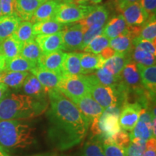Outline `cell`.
<instances>
[{"mask_svg": "<svg viewBox=\"0 0 156 156\" xmlns=\"http://www.w3.org/2000/svg\"><path fill=\"white\" fill-rule=\"evenodd\" d=\"M48 138L54 147L65 151L83 141L90 123L73 101L57 89L48 92Z\"/></svg>", "mask_w": 156, "mask_h": 156, "instance_id": "1", "label": "cell"}, {"mask_svg": "<svg viewBox=\"0 0 156 156\" xmlns=\"http://www.w3.org/2000/svg\"><path fill=\"white\" fill-rule=\"evenodd\" d=\"M48 107L46 100L25 94L7 93L0 101V121L30 119L44 114Z\"/></svg>", "mask_w": 156, "mask_h": 156, "instance_id": "2", "label": "cell"}, {"mask_svg": "<svg viewBox=\"0 0 156 156\" xmlns=\"http://www.w3.org/2000/svg\"><path fill=\"white\" fill-rule=\"evenodd\" d=\"M35 128L19 120L0 121V146L4 149H22L34 145Z\"/></svg>", "mask_w": 156, "mask_h": 156, "instance_id": "3", "label": "cell"}, {"mask_svg": "<svg viewBox=\"0 0 156 156\" xmlns=\"http://www.w3.org/2000/svg\"><path fill=\"white\" fill-rule=\"evenodd\" d=\"M121 108L119 106H112L105 109L100 116L95 119L91 124L90 131L94 136L100 138L111 137L121 129L119 117Z\"/></svg>", "mask_w": 156, "mask_h": 156, "instance_id": "4", "label": "cell"}, {"mask_svg": "<svg viewBox=\"0 0 156 156\" xmlns=\"http://www.w3.org/2000/svg\"><path fill=\"white\" fill-rule=\"evenodd\" d=\"M83 75L88 86L89 94L104 110L112 106L120 107L118 95L114 87L101 84L95 75Z\"/></svg>", "mask_w": 156, "mask_h": 156, "instance_id": "5", "label": "cell"}, {"mask_svg": "<svg viewBox=\"0 0 156 156\" xmlns=\"http://www.w3.org/2000/svg\"><path fill=\"white\" fill-rule=\"evenodd\" d=\"M95 6L60 3L54 19L61 24H73L83 20L90 12Z\"/></svg>", "mask_w": 156, "mask_h": 156, "instance_id": "6", "label": "cell"}, {"mask_svg": "<svg viewBox=\"0 0 156 156\" xmlns=\"http://www.w3.org/2000/svg\"><path fill=\"white\" fill-rule=\"evenodd\" d=\"M56 89L72 101L89 94L88 86L83 75L62 76Z\"/></svg>", "mask_w": 156, "mask_h": 156, "instance_id": "7", "label": "cell"}, {"mask_svg": "<svg viewBox=\"0 0 156 156\" xmlns=\"http://www.w3.org/2000/svg\"><path fill=\"white\" fill-rule=\"evenodd\" d=\"M151 112L142 108L140 114L139 120L133 129L130 131L129 136L131 142L147 141L151 138H155L153 134V118Z\"/></svg>", "mask_w": 156, "mask_h": 156, "instance_id": "8", "label": "cell"}, {"mask_svg": "<svg viewBox=\"0 0 156 156\" xmlns=\"http://www.w3.org/2000/svg\"><path fill=\"white\" fill-rule=\"evenodd\" d=\"M116 5L117 10L122 13L128 25H141L149 18V16L142 9L139 2L118 4Z\"/></svg>", "mask_w": 156, "mask_h": 156, "instance_id": "9", "label": "cell"}, {"mask_svg": "<svg viewBox=\"0 0 156 156\" xmlns=\"http://www.w3.org/2000/svg\"><path fill=\"white\" fill-rule=\"evenodd\" d=\"M142 107L138 102H126L120 111L119 122L120 127L125 131H132L139 120Z\"/></svg>", "mask_w": 156, "mask_h": 156, "instance_id": "10", "label": "cell"}, {"mask_svg": "<svg viewBox=\"0 0 156 156\" xmlns=\"http://www.w3.org/2000/svg\"><path fill=\"white\" fill-rule=\"evenodd\" d=\"M62 34L63 51H73L80 49L83 28L79 23L69 27H64Z\"/></svg>", "mask_w": 156, "mask_h": 156, "instance_id": "11", "label": "cell"}, {"mask_svg": "<svg viewBox=\"0 0 156 156\" xmlns=\"http://www.w3.org/2000/svg\"><path fill=\"white\" fill-rule=\"evenodd\" d=\"M83 116L90 123L103 114L104 109L88 94L73 101Z\"/></svg>", "mask_w": 156, "mask_h": 156, "instance_id": "12", "label": "cell"}, {"mask_svg": "<svg viewBox=\"0 0 156 156\" xmlns=\"http://www.w3.org/2000/svg\"><path fill=\"white\" fill-rule=\"evenodd\" d=\"M34 41L44 54H48L59 50L63 51L62 30L54 34L38 35L35 37Z\"/></svg>", "mask_w": 156, "mask_h": 156, "instance_id": "13", "label": "cell"}, {"mask_svg": "<svg viewBox=\"0 0 156 156\" xmlns=\"http://www.w3.org/2000/svg\"><path fill=\"white\" fill-rule=\"evenodd\" d=\"M108 18V11L104 6H95L90 12L78 23L83 27L84 32V30L94 25L104 26Z\"/></svg>", "mask_w": 156, "mask_h": 156, "instance_id": "14", "label": "cell"}, {"mask_svg": "<svg viewBox=\"0 0 156 156\" xmlns=\"http://www.w3.org/2000/svg\"><path fill=\"white\" fill-rule=\"evenodd\" d=\"M64 55L65 53L62 50L56 51L48 54H42L38 61V67L48 71L62 73V67Z\"/></svg>", "mask_w": 156, "mask_h": 156, "instance_id": "15", "label": "cell"}, {"mask_svg": "<svg viewBox=\"0 0 156 156\" xmlns=\"http://www.w3.org/2000/svg\"><path fill=\"white\" fill-rule=\"evenodd\" d=\"M30 73L38 80L48 92L50 90L57 88L62 78L61 73L48 71L38 67V66L31 70Z\"/></svg>", "mask_w": 156, "mask_h": 156, "instance_id": "16", "label": "cell"}, {"mask_svg": "<svg viewBox=\"0 0 156 156\" xmlns=\"http://www.w3.org/2000/svg\"><path fill=\"white\" fill-rule=\"evenodd\" d=\"M142 86L153 98L156 93V67L155 65L147 66L136 64Z\"/></svg>", "mask_w": 156, "mask_h": 156, "instance_id": "17", "label": "cell"}, {"mask_svg": "<svg viewBox=\"0 0 156 156\" xmlns=\"http://www.w3.org/2000/svg\"><path fill=\"white\" fill-rule=\"evenodd\" d=\"M60 2L58 0H47L42 3L35 11L30 22L38 23L53 20Z\"/></svg>", "mask_w": 156, "mask_h": 156, "instance_id": "18", "label": "cell"}, {"mask_svg": "<svg viewBox=\"0 0 156 156\" xmlns=\"http://www.w3.org/2000/svg\"><path fill=\"white\" fill-rule=\"evenodd\" d=\"M80 56L81 53L78 52L65 53L61 71L62 76L82 75Z\"/></svg>", "mask_w": 156, "mask_h": 156, "instance_id": "19", "label": "cell"}, {"mask_svg": "<svg viewBox=\"0 0 156 156\" xmlns=\"http://www.w3.org/2000/svg\"><path fill=\"white\" fill-rule=\"evenodd\" d=\"M23 44L12 35L0 43V55L6 62L20 56Z\"/></svg>", "mask_w": 156, "mask_h": 156, "instance_id": "20", "label": "cell"}, {"mask_svg": "<svg viewBox=\"0 0 156 156\" xmlns=\"http://www.w3.org/2000/svg\"><path fill=\"white\" fill-rule=\"evenodd\" d=\"M23 89L25 95L39 100H46L48 91L34 75H29L23 85Z\"/></svg>", "mask_w": 156, "mask_h": 156, "instance_id": "21", "label": "cell"}, {"mask_svg": "<svg viewBox=\"0 0 156 156\" xmlns=\"http://www.w3.org/2000/svg\"><path fill=\"white\" fill-rule=\"evenodd\" d=\"M47 0H16V13L23 21H30L37 8Z\"/></svg>", "mask_w": 156, "mask_h": 156, "instance_id": "22", "label": "cell"}, {"mask_svg": "<svg viewBox=\"0 0 156 156\" xmlns=\"http://www.w3.org/2000/svg\"><path fill=\"white\" fill-rule=\"evenodd\" d=\"M105 60L100 54L81 53L80 66L82 75H88L103 67Z\"/></svg>", "mask_w": 156, "mask_h": 156, "instance_id": "23", "label": "cell"}, {"mask_svg": "<svg viewBox=\"0 0 156 156\" xmlns=\"http://www.w3.org/2000/svg\"><path fill=\"white\" fill-rule=\"evenodd\" d=\"M127 24L122 15L113 17L107 24H105L103 34L111 39L116 38L126 33Z\"/></svg>", "mask_w": 156, "mask_h": 156, "instance_id": "24", "label": "cell"}, {"mask_svg": "<svg viewBox=\"0 0 156 156\" xmlns=\"http://www.w3.org/2000/svg\"><path fill=\"white\" fill-rule=\"evenodd\" d=\"M22 21L17 15H6L0 17V43L14 34Z\"/></svg>", "mask_w": 156, "mask_h": 156, "instance_id": "25", "label": "cell"}, {"mask_svg": "<svg viewBox=\"0 0 156 156\" xmlns=\"http://www.w3.org/2000/svg\"><path fill=\"white\" fill-rule=\"evenodd\" d=\"M132 60V56L116 54L112 57L105 60L103 67L115 76H120L125 65Z\"/></svg>", "mask_w": 156, "mask_h": 156, "instance_id": "26", "label": "cell"}, {"mask_svg": "<svg viewBox=\"0 0 156 156\" xmlns=\"http://www.w3.org/2000/svg\"><path fill=\"white\" fill-rule=\"evenodd\" d=\"M109 46L112 48L116 54L131 56L134 46L132 45V39L126 35H120L116 38L111 39Z\"/></svg>", "mask_w": 156, "mask_h": 156, "instance_id": "27", "label": "cell"}, {"mask_svg": "<svg viewBox=\"0 0 156 156\" xmlns=\"http://www.w3.org/2000/svg\"><path fill=\"white\" fill-rule=\"evenodd\" d=\"M64 25L56 22L54 20L41 21L33 25V32L35 36L38 35H51L62 30Z\"/></svg>", "mask_w": 156, "mask_h": 156, "instance_id": "28", "label": "cell"}, {"mask_svg": "<svg viewBox=\"0 0 156 156\" xmlns=\"http://www.w3.org/2000/svg\"><path fill=\"white\" fill-rule=\"evenodd\" d=\"M30 73L28 72H6L1 80V83L12 88H21Z\"/></svg>", "mask_w": 156, "mask_h": 156, "instance_id": "29", "label": "cell"}, {"mask_svg": "<svg viewBox=\"0 0 156 156\" xmlns=\"http://www.w3.org/2000/svg\"><path fill=\"white\" fill-rule=\"evenodd\" d=\"M38 64L31 62L26 58L18 56L6 62L5 71L6 72H28L36 68Z\"/></svg>", "mask_w": 156, "mask_h": 156, "instance_id": "30", "label": "cell"}, {"mask_svg": "<svg viewBox=\"0 0 156 156\" xmlns=\"http://www.w3.org/2000/svg\"><path fill=\"white\" fill-rule=\"evenodd\" d=\"M81 156H106L103 152L101 138L94 136L87 140L82 150Z\"/></svg>", "mask_w": 156, "mask_h": 156, "instance_id": "31", "label": "cell"}, {"mask_svg": "<svg viewBox=\"0 0 156 156\" xmlns=\"http://www.w3.org/2000/svg\"><path fill=\"white\" fill-rule=\"evenodd\" d=\"M12 35L23 44L34 41L36 37L33 32V23L30 21H22Z\"/></svg>", "mask_w": 156, "mask_h": 156, "instance_id": "32", "label": "cell"}, {"mask_svg": "<svg viewBox=\"0 0 156 156\" xmlns=\"http://www.w3.org/2000/svg\"><path fill=\"white\" fill-rule=\"evenodd\" d=\"M41 54L42 52L38 47V44L35 41H32L23 44L20 56L26 58L28 61L38 64V61Z\"/></svg>", "mask_w": 156, "mask_h": 156, "instance_id": "33", "label": "cell"}, {"mask_svg": "<svg viewBox=\"0 0 156 156\" xmlns=\"http://www.w3.org/2000/svg\"><path fill=\"white\" fill-rule=\"evenodd\" d=\"M94 75L96 77L98 80L101 84L106 85V86L114 87L122 81L121 76L114 75L104 67L97 69Z\"/></svg>", "mask_w": 156, "mask_h": 156, "instance_id": "34", "label": "cell"}, {"mask_svg": "<svg viewBox=\"0 0 156 156\" xmlns=\"http://www.w3.org/2000/svg\"><path fill=\"white\" fill-rule=\"evenodd\" d=\"M139 37L144 40L156 42V22L155 16L151 17L147 20L142 24Z\"/></svg>", "mask_w": 156, "mask_h": 156, "instance_id": "35", "label": "cell"}, {"mask_svg": "<svg viewBox=\"0 0 156 156\" xmlns=\"http://www.w3.org/2000/svg\"><path fill=\"white\" fill-rule=\"evenodd\" d=\"M110 39L107 38L106 36L101 34L100 36L95 38L92 41H90L88 44L83 48V51L86 53H91L95 54H98L102 51L103 49L109 46Z\"/></svg>", "mask_w": 156, "mask_h": 156, "instance_id": "36", "label": "cell"}, {"mask_svg": "<svg viewBox=\"0 0 156 156\" xmlns=\"http://www.w3.org/2000/svg\"><path fill=\"white\" fill-rule=\"evenodd\" d=\"M132 58H133L134 62L136 64L147 67L155 65V56L138 48H134Z\"/></svg>", "mask_w": 156, "mask_h": 156, "instance_id": "37", "label": "cell"}, {"mask_svg": "<svg viewBox=\"0 0 156 156\" xmlns=\"http://www.w3.org/2000/svg\"><path fill=\"white\" fill-rule=\"evenodd\" d=\"M102 147L106 156H126V148L116 145L109 138L103 140Z\"/></svg>", "mask_w": 156, "mask_h": 156, "instance_id": "38", "label": "cell"}, {"mask_svg": "<svg viewBox=\"0 0 156 156\" xmlns=\"http://www.w3.org/2000/svg\"><path fill=\"white\" fill-rule=\"evenodd\" d=\"M103 28H104V26L94 25V26L90 27V28L86 29L85 30H84L83 35V41H82L80 49V50L83 51V48H85L90 42L92 41L93 39L96 38L97 36L103 34Z\"/></svg>", "mask_w": 156, "mask_h": 156, "instance_id": "39", "label": "cell"}, {"mask_svg": "<svg viewBox=\"0 0 156 156\" xmlns=\"http://www.w3.org/2000/svg\"><path fill=\"white\" fill-rule=\"evenodd\" d=\"M132 45L134 48H138L140 49L144 50L145 51L149 52L153 56L156 54V46L155 43L149 41L144 40L140 38V37H136L132 39Z\"/></svg>", "mask_w": 156, "mask_h": 156, "instance_id": "40", "label": "cell"}, {"mask_svg": "<svg viewBox=\"0 0 156 156\" xmlns=\"http://www.w3.org/2000/svg\"><path fill=\"white\" fill-rule=\"evenodd\" d=\"M147 141L131 142L126 147V156H142L146 149Z\"/></svg>", "mask_w": 156, "mask_h": 156, "instance_id": "41", "label": "cell"}, {"mask_svg": "<svg viewBox=\"0 0 156 156\" xmlns=\"http://www.w3.org/2000/svg\"><path fill=\"white\" fill-rule=\"evenodd\" d=\"M109 139L116 145L125 148L131 142L129 134L124 129H120L118 132L113 134L111 137H109Z\"/></svg>", "mask_w": 156, "mask_h": 156, "instance_id": "42", "label": "cell"}, {"mask_svg": "<svg viewBox=\"0 0 156 156\" xmlns=\"http://www.w3.org/2000/svg\"><path fill=\"white\" fill-rule=\"evenodd\" d=\"M2 15H17L16 13V0H0Z\"/></svg>", "mask_w": 156, "mask_h": 156, "instance_id": "43", "label": "cell"}, {"mask_svg": "<svg viewBox=\"0 0 156 156\" xmlns=\"http://www.w3.org/2000/svg\"><path fill=\"white\" fill-rule=\"evenodd\" d=\"M139 2L149 17L155 16L156 0H140Z\"/></svg>", "mask_w": 156, "mask_h": 156, "instance_id": "44", "label": "cell"}, {"mask_svg": "<svg viewBox=\"0 0 156 156\" xmlns=\"http://www.w3.org/2000/svg\"><path fill=\"white\" fill-rule=\"evenodd\" d=\"M155 138H151L146 142V149L142 156H156Z\"/></svg>", "mask_w": 156, "mask_h": 156, "instance_id": "45", "label": "cell"}, {"mask_svg": "<svg viewBox=\"0 0 156 156\" xmlns=\"http://www.w3.org/2000/svg\"><path fill=\"white\" fill-rule=\"evenodd\" d=\"M104 60L108 59V58L112 57L114 55H116V51L113 49L112 48H111L110 46H107L106 48H105L104 49L102 50V51L99 54Z\"/></svg>", "mask_w": 156, "mask_h": 156, "instance_id": "46", "label": "cell"}, {"mask_svg": "<svg viewBox=\"0 0 156 156\" xmlns=\"http://www.w3.org/2000/svg\"><path fill=\"white\" fill-rule=\"evenodd\" d=\"M8 92V87L5 84L0 83V101Z\"/></svg>", "mask_w": 156, "mask_h": 156, "instance_id": "47", "label": "cell"}, {"mask_svg": "<svg viewBox=\"0 0 156 156\" xmlns=\"http://www.w3.org/2000/svg\"><path fill=\"white\" fill-rule=\"evenodd\" d=\"M65 3L73 4V5H85L88 0H64Z\"/></svg>", "mask_w": 156, "mask_h": 156, "instance_id": "48", "label": "cell"}, {"mask_svg": "<svg viewBox=\"0 0 156 156\" xmlns=\"http://www.w3.org/2000/svg\"><path fill=\"white\" fill-rule=\"evenodd\" d=\"M5 64H6L5 58H4L2 56L0 55V72L5 70Z\"/></svg>", "mask_w": 156, "mask_h": 156, "instance_id": "49", "label": "cell"}, {"mask_svg": "<svg viewBox=\"0 0 156 156\" xmlns=\"http://www.w3.org/2000/svg\"><path fill=\"white\" fill-rule=\"evenodd\" d=\"M140 0H116V5L118 4H124V3H132L139 2Z\"/></svg>", "mask_w": 156, "mask_h": 156, "instance_id": "50", "label": "cell"}, {"mask_svg": "<svg viewBox=\"0 0 156 156\" xmlns=\"http://www.w3.org/2000/svg\"><path fill=\"white\" fill-rule=\"evenodd\" d=\"M0 156H9L3 147L0 146Z\"/></svg>", "mask_w": 156, "mask_h": 156, "instance_id": "51", "label": "cell"}, {"mask_svg": "<svg viewBox=\"0 0 156 156\" xmlns=\"http://www.w3.org/2000/svg\"><path fill=\"white\" fill-rule=\"evenodd\" d=\"M88 1L91 2H93V4H95V5H96V4L101 3L102 0H88Z\"/></svg>", "mask_w": 156, "mask_h": 156, "instance_id": "52", "label": "cell"}, {"mask_svg": "<svg viewBox=\"0 0 156 156\" xmlns=\"http://www.w3.org/2000/svg\"><path fill=\"white\" fill-rule=\"evenodd\" d=\"M5 70H3V71L0 72V83H1V80H2V77H3V75H4V74H5Z\"/></svg>", "mask_w": 156, "mask_h": 156, "instance_id": "53", "label": "cell"}, {"mask_svg": "<svg viewBox=\"0 0 156 156\" xmlns=\"http://www.w3.org/2000/svg\"><path fill=\"white\" fill-rule=\"evenodd\" d=\"M2 16V9H1V5H0V17Z\"/></svg>", "mask_w": 156, "mask_h": 156, "instance_id": "54", "label": "cell"}, {"mask_svg": "<svg viewBox=\"0 0 156 156\" xmlns=\"http://www.w3.org/2000/svg\"><path fill=\"white\" fill-rule=\"evenodd\" d=\"M34 156H49L47 155H34Z\"/></svg>", "mask_w": 156, "mask_h": 156, "instance_id": "55", "label": "cell"}, {"mask_svg": "<svg viewBox=\"0 0 156 156\" xmlns=\"http://www.w3.org/2000/svg\"><path fill=\"white\" fill-rule=\"evenodd\" d=\"M58 1H63V2H64V0H58Z\"/></svg>", "mask_w": 156, "mask_h": 156, "instance_id": "56", "label": "cell"}]
</instances>
